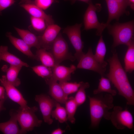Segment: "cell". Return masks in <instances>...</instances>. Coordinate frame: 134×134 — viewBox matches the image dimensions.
Here are the masks:
<instances>
[{
	"mask_svg": "<svg viewBox=\"0 0 134 134\" xmlns=\"http://www.w3.org/2000/svg\"><path fill=\"white\" fill-rule=\"evenodd\" d=\"M35 100L39 105L44 122L49 125L53 122L51 114L53 107L55 106L56 101L48 96L41 94L35 96Z\"/></svg>",
	"mask_w": 134,
	"mask_h": 134,
	"instance_id": "10",
	"label": "cell"
},
{
	"mask_svg": "<svg viewBox=\"0 0 134 134\" xmlns=\"http://www.w3.org/2000/svg\"><path fill=\"white\" fill-rule=\"evenodd\" d=\"M65 104L67 120L72 124H74L75 121L74 116L78 106L74 97H71L68 98Z\"/></svg>",
	"mask_w": 134,
	"mask_h": 134,
	"instance_id": "26",
	"label": "cell"
},
{
	"mask_svg": "<svg viewBox=\"0 0 134 134\" xmlns=\"http://www.w3.org/2000/svg\"><path fill=\"white\" fill-rule=\"evenodd\" d=\"M6 100H0V112L1 110L5 109L3 106V104Z\"/></svg>",
	"mask_w": 134,
	"mask_h": 134,
	"instance_id": "38",
	"label": "cell"
},
{
	"mask_svg": "<svg viewBox=\"0 0 134 134\" xmlns=\"http://www.w3.org/2000/svg\"><path fill=\"white\" fill-rule=\"evenodd\" d=\"M0 82L5 89L7 96L10 100L18 104L22 108L28 106L27 102L21 93L16 87L8 81L5 75L2 76L0 79Z\"/></svg>",
	"mask_w": 134,
	"mask_h": 134,
	"instance_id": "12",
	"label": "cell"
},
{
	"mask_svg": "<svg viewBox=\"0 0 134 134\" xmlns=\"http://www.w3.org/2000/svg\"><path fill=\"white\" fill-rule=\"evenodd\" d=\"M8 48L6 46H0V62L3 60L10 65L28 67L29 65L8 51Z\"/></svg>",
	"mask_w": 134,
	"mask_h": 134,
	"instance_id": "19",
	"label": "cell"
},
{
	"mask_svg": "<svg viewBox=\"0 0 134 134\" xmlns=\"http://www.w3.org/2000/svg\"><path fill=\"white\" fill-rule=\"evenodd\" d=\"M128 2L129 6L131 9L134 10V0H127Z\"/></svg>",
	"mask_w": 134,
	"mask_h": 134,
	"instance_id": "37",
	"label": "cell"
},
{
	"mask_svg": "<svg viewBox=\"0 0 134 134\" xmlns=\"http://www.w3.org/2000/svg\"><path fill=\"white\" fill-rule=\"evenodd\" d=\"M106 52L105 44L102 36L101 35L98 41L94 56L98 62L105 67H106L108 64L104 60Z\"/></svg>",
	"mask_w": 134,
	"mask_h": 134,
	"instance_id": "25",
	"label": "cell"
},
{
	"mask_svg": "<svg viewBox=\"0 0 134 134\" xmlns=\"http://www.w3.org/2000/svg\"><path fill=\"white\" fill-rule=\"evenodd\" d=\"M37 110V107L34 106L20 107L17 110V121L21 128L20 134H26L32 131L34 127L40 126L42 121L39 119L35 114Z\"/></svg>",
	"mask_w": 134,
	"mask_h": 134,
	"instance_id": "4",
	"label": "cell"
},
{
	"mask_svg": "<svg viewBox=\"0 0 134 134\" xmlns=\"http://www.w3.org/2000/svg\"><path fill=\"white\" fill-rule=\"evenodd\" d=\"M61 29V27L56 24L48 26L42 34L38 36L40 48L50 50Z\"/></svg>",
	"mask_w": 134,
	"mask_h": 134,
	"instance_id": "11",
	"label": "cell"
},
{
	"mask_svg": "<svg viewBox=\"0 0 134 134\" xmlns=\"http://www.w3.org/2000/svg\"><path fill=\"white\" fill-rule=\"evenodd\" d=\"M14 28L22 39L31 48L34 47L37 49L40 48L38 36L28 30L16 27Z\"/></svg>",
	"mask_w": 134,
	"mask_h": 134,
	"instance_id": "20",
	"label": "cell"
},
{
	"mask_svg": "<svg viewBox=\"0 0 134 134\" xmlns=\"http://www.w3.org/2000/svg\"><path fill=\"white\" fill-rule=\"evenodd\" d=\"M68 0L70 1L71 3L73 4L77 0H79L88 3L90 0Z\"/></svg>",
	"mask_w": 134,
	"mask_h": 134,
	"instance_id": "39",
	"label": "cell"
},
{
	"mask_svg": "<svg viewBox=\"0 0 134 134\" xmlns=\"http://www.w3.org/2000/svg\"><path fill=\"white\" fill-rule=\"evenodd\" d=\"M55 109L52 110L51 116L53 118L58 120L60 123H63L67 121V115L66 109L61 106L59 103L56 101Z\"/></svg>",
	"mask_w": 134,
	"mask_h": 134,
	"instance_id": "27",
	"label": "cell"
},
{
	"mask_svg": "<svg viewBox=\"0 0 134 134\" xmlns=\"http://www.w3.org/2000/svg\"><path fill=\"white\" fill-rule=\"evenodd\" d=\"M22 67L21 66L10 65L9 68H6L4 66L2 69L3 71L6 73L5 76L8 81L16 87L18 86L21 84V81L18 76Z\"/></svg>",
	"mask_w": 134,
	"mask_h": 134,
	"instance_id": "21",
	"label": "cell"
},
{
	"mask_svg": "<svg viewBox=\"0 0 134 134\" xmlns=\"http://www.w3.org/2000/svg\"><path fill=\"white\" fill-rule=\"evenodd\" d=\"M65 132V130H63L60 128H58L53 131L51 134H62Z\"/></svg>",
	"mask_w": 134,
	"mask_h": 134,
	"instance_id": "36",
	"label": "cell"
},
{
	"mask_svg": "<svg viewBox=\"0 0 134 134\" xmlns=\"http://www.w3.org/2000/svg\"><path fill=\"white\" fill-rule=\"evenodd\" d=\"M33 71L38 76L45 79L51 77L52 75V69L43 65L32 67Z\"/></svg>",
	"mask_w": 134,
	"mask_h": 134,
	"instance_id": "29",
	"label": "cell"
},
{
	"mask_svg": "<svg viewBox=\"0 0 134 134\" xmlns=\"http://www.w3.org/2000/svg\"><path fill=\"white\" fill-rule=\"evenodd\" d=\"M55 1V0H35L34 4L42 10L48 8Z\"/></svg>",
	"mask_w": 134,
	"mask_h": 134,
	"instance_id": "32",
	"label": "cell"
},
{
	"mask_svg": "<svg viewBox=\"0 0 134 134\" xmlns=\"http://www.w3.org/2000/svg\"><path fill=\"white\" fill-rule=\"evenodd\" d=\"M76 68L73 65L69 67L60 64L56 65L52 68L53 74L51 77L59 82L69 81L71 79V74L74 73Z\"/></svg>",
	"mask_w": 134,
	"mask_h": 134,
	"instance_id": "14",
	"label": "cell"
},
{
	"mask_svg": "<svg viewBox=\"0 0 134 134\" xmlns=\"http://www.w3.org/2000/svg\"><path fill=\"white\" fill-rule=\"evenodd\" d=\"M88 4V6L83 17L84 30L96 29V35L100 36L107 25L106 23H100L98 19L96 12L101 10V5L98 3L94 5L93 4L92 0H90Z\"/></svg>",
	"mask_w": 134,
	"mask_h": 134,
	"instance_id": "5",
	"label": "cell"
},
{
	"mask_svg": "<svg viewBox=\"0 0 134 134\" xmlns=\"http://www.w3.org/2000/svg\"><path fill=\"white\" fill-rule=\"evenodd\" d=\"M35 55L38 61H40L42 65L52 68L55 65V60L52 54L45 49L42 48L37 49Z\"/></svg>",
	"mask_w": 134,
	"mask_h": 134,
	"instance_id": "22",
	"label": "cell"
},
{
	"mask_svg": "<svg viewBox=\"0 0 134 134\" xmlns=\"http://www.w3.org/2000/svg\"><path fill=\"white\" fill-rule=\"evenodd\" d=\"M107 6L108 16L106 23L109 24L113 20L118 21L120 17L124 14H129V12L114 0H105Z\"/></svg>",
	"mask_w": 134,
	"mask_h": 134,
	"instance_id": "17",
	"label": "cell"
},
{
	"mask_svg": "<svg viewBox=\"0 0 134 134\" xmlns=\"http://www.w3.org/2000/svg\"><path fill=\"white\" fill-rule=\"evenodd\" d=\"M93 97L88 96L91 127H99L102 118L110 120L111 112L114 107L113 96L103 93L94 95Z\"/></svg>",
	"mask_w": 134,
	"mask_h": 134,
	"instance_id": "2",
	"label": "cell"
},
{
	"mask_svg": "<svg viewBox=\"0 0 134 134\" xmlns=\"http://www.w3.org/2000/svg\"><path fill=\"white\" fill-rule=\"evenodd\" d=\"M30 21L33 28L38 32H44L47 26L45 20L41 18L31 16Z\"/></svg>",
	"mask_w": 134,
	"mask_h": 134,
	"instance_id": "31",
	"label": "cell"
},
{
	"mask_svg": "<svg viewBox=\"0 0 134 134\" xmlns=\"http://www.w3.org/2000/svg\"><path fill=\"white\" fill-rule=\"evenodd\" d=\"M59 83L65 94L68 96L69 94L77 92L80 85V82L78 83L64 81L59 82Z\"/></svg>",
	"mask_w": 134,
	"mask_h": 134,
	"instance_id": "30",
	"label": "cell"
},
{
	"mask_svg": "<svg viewBox=\"0 0 134 134\" xmlns=\"http://www.w3.org/2000/svg\"><path fill=\"white\" fill-rule=\"evenodd\" d=\"M110 120L117 129H130L134 128V119L131 112L127 109H123L119 106H114L111 112Z\"/></svg>",
	"mask_w": 134,
	"mask_h": 134,
	"instance_id": "6",
	"label": "cell"
},
{
	"mask_svg": "<svg viewBox=\"0 0 134 134\" xmlns=\"http://www.w3.org/2000/svg\"><path fill=\"white\" fill-rule=\"evenodd\" d=\"M15 0H0V14L3 10L13 4Z\"/></svg>",
	"mask_w": 134,
	"mask_h": 134,
	"instance_id": "33",
	"label": "cell"
},
{
	"mask_svg": "<svg viewBox=\"0 0 134 134\" xmlns=\"http://www.w3.org/2000/svg\"><path fill=\"white\" fill-rule=\"evenodd\" d=\"M106 28L113 37V48L121 44L128 46L134 40V20L124 23L116 22L112 25L109 24Z\"/></svg>",
	"mask_w": 134,
	"mask_h": 134,
	"instance_id": "3",
	"label": "cell"
},
{
	"mask_svg": "<svg viewBox=\"0 0 134 134\" xmlns=\"http://www.w3.org/2000/svg\"><path fill=\"white\" fill-rule=\"evenodd\" d=\"M7 97L4 88L3 86H0V100L6 99Z\"/></svg>",
	"mask_w": 134,
	"mask_h": 134,
	"instance_id": "34",
	"label": "cell"
},
{
	"mask_svg": "<svg viewBox=\"0 0 134 134\" xmlns=\"http://www.w3.org/2000/svg\"><path fill=\"white\" fill-rule=\"evenodd\" d=\"M106 67L100 64L96 60L92 49L90 47L87 52L81 58L77 68L92 70L103 76L106 70Z\"/></svg>",
	"mask_w": 134,
	"mask_h": 134,
	"instance_id": "9",
	"label": "cell"
},
{
	"mask_svg": "<svg viewBox=\"0 0 134 134\" xmlns=\"http://www.w3.org/2000/svg\"><path fill=\"white\" fill-rule=\"evenodd\" d=\"M101 77L99 80V82L98 88L93 91L94 95H96L101 93H105L110 94L113 96H115L117 94L116 91L112 88L110 81L108 78L103 76Z\"/></svg>",
	"mask_w": 134,
	"mask_h": 134,
	"instance_id": "23",
	"label": "cell"
},
{
	"mask_svg": "<svg viewBox=\"0 0 134 134\" xmlns=\"http://www.w3.org/2000/svg\"><path fill=\"white\" fill-rule=\"evenodd\" d=\"M9 114L10 118L8 121L0 123V131L5 134H20L17 123V110L11 109Z\"/></svg>",
	"mask_w": 134,
	"mask_h": 134,
	"instance_id": "16",
	"label": "cell"
},
{
	"mask_svg": "<svg viewBox=\"0 0 134 134\" xmlns=\"http://www.w3.org/2000/svg\"><path fill=\"white\" fill-rule=\"evenodd\" d=\"M124 8L126 9L127 7L129 6L127 0H114Z\"/></svg>",
	"mask_w": 134,
	"mask_h": 134,
	"instance_id": "35",
	"label": "cell"
},
{
	"mask_svg": "<svg viewBox=\"0 0 134 134\" xmlns=\"http://www.w3.org/2000/svg\"><path fill=\"white\" fill-rule=\"evenodd\" d=\"M80 85L74 99L79 106L83 103L86 100V95L85 90L90 87V84L88 82H80Z\"/></svg>",
	"mask_w": 134,
	"mask_h": 134,
	"instance_id": "28",
	"label": "cell"
},
{
	"mask_svg": "<svg viewBox=\"0 0 134 134\" xmlns=\"http://www.w3.org/2000/svg\"><path fill=\"white\" fill-rule=\"evenodd\" d=\"M30 0H21L19 2V4H20L25 3L29 1Z\"/></svg>",
	"mask_w": 134,
	"mask_h": 134,
	"instance_id": "40",
	"label": "cell"
},
{
	"mask_svg": "<svg viewBox=\"0 0 134 134\" xmlns=\"http://www.w3.org/2000/svg\"><path fill=\"white\" fill-rule=\"evenodd\" d=\"M6 35L11 44L17 49L28 57L38 61L36 55L34 54L31 50V48L22 39L14 36L10 32H7Z\"/></svg>",
	"mask_w": 134,
	"mask_h": 134,
	"instance_id": "18",
	"label": "cell"
},
{
	"mask_svg": "<svg viewBox=\"0 0 134 134\" xmlns=\"http://www.w3.org/2000/svg\"><path fill=\"white\" fill-rule=\"evenodd\" d=\"M109 65L106 76L117 90L118 94L125 99L128 105H134V91L126 72L122 67L117 54L115 51L107 60Z\"/></svg>",
	"mask_w": 134,
	"mask_h": 134,
	"instance_id": "1",
	"label": "cell"
},
{
	"mask_svg": "<svg viewBox=\"0 0 134 134\" xmlns=\"http://www.w3.org/2000/svg\"><path fill=\"white\" fill-rule=\"evenodd\" d=\"M49 50L54 58L55 65L60 64L66 60L73 61L76 59L74 56L69 52L67 43L60 33L58 34Z\"/></svg>",
	"mask_w": 134,
	"mask_h": 134,
	"instance_id": "7",
	"label": "cell"
},
{
	"mask_svg": "<svg viewBox=\"0 0 134 134\" xmlns=\"http://www.w3.org/2000/svg\"><path fill=\"white\" fill-rule=\"evenodd\" d=\"M45 80L49 86V94L56 101L59 103L65 104L68 99V96L65 94L57 81L51 77Z\"/></svg>",
	"mask_w": 134,
	"mask_h": 134,
	"instance_id": "13",
	"label": "cell"
},
{
	"mask_svg": "<svg viewBox=\"0 0 134 134\" xmlns=\"http://www.w3.org/2000/svg\"><path fill=\"white\" fill-rule=\"evenodd\" d=\"M82 23L76 24L71 26H67L63 30V33L68 36L76 52L74 56L79 62L85 54L82 51L84 42L81 36V28Z\"/></svg>",
	"mask_w": 134,
	"mask_h": 134,
	"instance_id": "8",
	"label": "cell"
},
{
	"mask_svg": "<svg viewBox=\"0 0 134 134\" xmlns=\"http://www.w3.org/2000/svg\"><path fill=\"white\" fill-rule=\"evenodd\" d=\"M127 46L128 49L124 58L125 70L131 73L134 70V40Z\"/></svg>",
	"mask_w": 134,
	"mask_h": 134,
	"instance_id": "24",
	"label": "cell"
},
{
	"mask_svg": "<svg viewBox=\"0 0 134 134\" xmlns=\"http://www.w3.org/2000/svg\"><path fill=\"white\" fill-rule=\"evenodd\" d=\"M21 7L26 11L31 16L42 18L45 21L47 27L54 24L51 15L46 13L43 10L33 3L28 2L20 4Z\"/></svg>",
	"mask_w": 134,
	"mask_h": 134,
	"instance_id": "15",
	"label": "cell"
}]
</instances>
